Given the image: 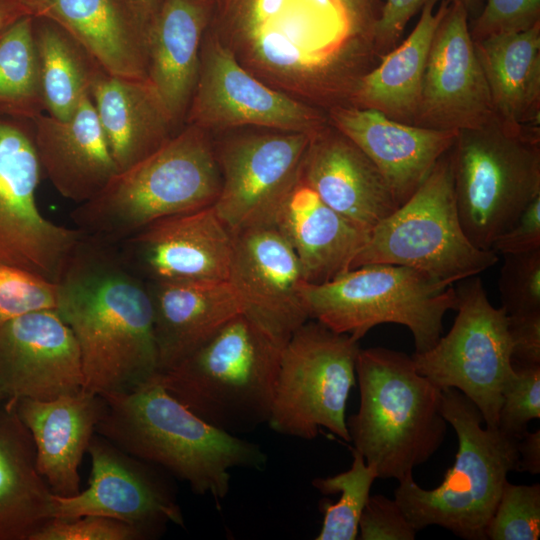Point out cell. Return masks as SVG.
<instances>
[{"instance_id": "cell-1", "label": "cell", "mask_w": 540, "mask_h": 540, "mask_svg": "<svg viewBox=\"0 0 540 540\" xmlns=\"http://www.w3.org/2000/svg\"><path fill=\"white\" fill-rule=\"evenodd\" d=\"M210 1L208 27L246 70L327 110L348 104L376 58L337 0Z\"/></svg>"}, {"instance_id": "cell-2", "label": "cell", "mask_w": 540, "mask_h": 540, "mask_svg": "<svg viewBox=\"0 0 540 540\" xmlns=\"http://www.w3.org/2000/svg\"><path fill=\"white\" fill-rule=\"evenodd\" d=\"M56 284L55 310L78 344L83 389L125 394L159 374L147 282L116 246L81 236Z\"/></svg>"}, {"instance_id": "cell-3", "label": "cell", "mask_w": 540, "mask_h": 540, "mask_svg": "<svg viewBox=\"0 0 540 540\" xmlns=\"http://www.w3.org/2000/svg\"><path fill=\"white\" fill-rule=\"evenodd\" d=\"M105 411L96 433L149 464L187 483L197 495L217 502L230 490V470H262V448L220 430L186 408L155 377L125 394L102 396Z\"/></svg>"}, {"instance_id": "cell-4", "label": "cell", "mask_w": 540, "mask_h": 540, "mask_svg": "<svg viewBox=\"0 0 540 540\" xmlns=\"http://www.w3.org/2000/svg\"><path fill=\"white\" fill-rule=\"evenodd\" d=\"M211 133L186 124L71 212L84 238L116 246L148 225L212 206L222 184Z\"/></svg>"}, {"instance_id": "cell-5", "label": "cell", "mask_w": 540, "mask_h": 540, "mask_svg": "<svg viewBox=\"0 0 540 540\" xmlns=\"http://www.w3.org/2000/svg\"><path fill=\"white\" fill-rule=\"evenodd\" d=\"M356 379L360 403L346 420L350 442L378 478L400 481L444 441L442 389L416 370L411 356L383 347L359 350Z\"/></svg>"}, {"instance_id": "cell-6", "label": "cell", "mask_w": 540, "mask_h": 540, "mask_svg": "<svg viewBox=\"0 0 540 540\" xmlns=\"http://www.w3.org/2000/svg\"><path fill=\"white\" fill-rule=\"evenodd\" d=\"M283 347L240 313L156 378L196 416L238 436L267 424Z\"/></svg>"}, {"instance_id": "cell-7", "label": "cell", "mask_w": 540, "mask_h": 540, "mask_svg": "<svg viewBox=\"0 0 540 540\" xmlns=\"http://www.w3.org/2000/svg\"><path fill=\"white\" fill-rule=\"evenodd\" d=\"M442 413L458 439L453 465L432 489L406 476L394 499L417 532L437 525L465 540H485L507 476L518 471V438L483 427L478 408L454 388H442Z\"/></svg>"}, {"instance_id": "cell-8", "label": "cell", "mask_w": 540, "mask_h": 540, "mask_svg": "<svg viewBox=\"0 0 540 540\" xmlns=\"http://www.w3.org/2000/svg\"><path fill=\"white\" fill-rule=\"evenodd\" d=\"M450 156L464 232L476 247L491 250L540 195V126H511L493 116L457 131Z\"/></svg>"}, {"instance_id": "cell-9", "label": "cell", "mask_w": 540, "mask_h": 540, "mask_svg": "<svg viewBox=\"0 0 540 540\" xmlns=\"http://www.w3.org/2000/svg\"><path fill=\"white\" fill-rule=\"evenodd\" d=\"M301 294L309 319L356 340L382 323L407 327L415 353L438 341L444 315L457 307L453 285L392 264L363 265L321 284L305 282Z\"/></svg>"}, {"instance_id": "cell-10", "label": "cell", "mask_w": 540, "mask_h": 540, "mask_svg": "<svg viewBox=\"0 0 540 540\" xmlns=\"http://www.w3.org/2000/svg\"><path fill=\"white\" fill-rule=\"evenodd\" d=\"M497 261V253L476 247L464 232L449 150L410 198L370 231L351 269L368 264L401 265L453 285Z\"/></svg>"}, {"instance_id": "cell-11", "label": "cell", "mask_w": 540, "mask_h": 540, "mask_svg": "<svg viewBox=\"0 0 540 540\" xmlns=\"http://www.w3.org/2000/svg\"><path fill=\"white\" fill-rule=\"evenodd\" d=\"M359 350V340L316 320L301 325L282 349L268 426L305 440L325 428L350 442L346 405Z\"/></svg>"}, {"instance_id": "cell-12", "label": "cell", "mask_w": 540, "mask_h": 540, "mask_svg": "<svg viewBox=\"0 0 540 540\" xmlns=\"http://www.w3.org/2000/svg\"><path fill=\"white\" fill-rule=\"evenodd\" d=\"M457 315L450 331L427 351L411 356L416 370L442 388L471 400L488 427H498L503 391L515 374L508 316L488 299L482 280L456 289Z\"/></svg>"}, {"instance_id": "cell-13", "label": "cell", "mask_w": 540, "mask_h": 540, "mask_svg": "<svg viewBox=\"0 0 540 540\" xmlns=\"http://www.w3.org/2000/svg\"><path fill=\"white\" fill-rule=\"evenodd\" d=\"M40 174L32 121L0 114V265L56 283L82 234L42 214Z\"/></svg>"}, {"instance_id": "cell-14", "label": "cell", "mask_w": 540, "mask_h": 540, "mask_svg": "<svg viewBox=\"0 0 540 540\" xmlns=\"http://www.w3.org/2000/svg\"><path fill=\"white\" fill-rule=\"evenodd\" d=\"M185 123L209 133L248 126L313 133L328 123V117L317 106L254 76L208 27Z\"/></svg>"}, {"instance_id": "cell-15", "label": "cell", "mask_w": 540, "mask_h": 540, "mask_svg": "<svg viewBox=\"0 0 540 540\" xmlns=\"http://www.w3.org/2000/svg\"><path fill=\"white\" fill-rule=\"evenodd\" d=\"M313 133L263 129L213 140L222 178L213 208L233 234L270 223L300 179Z\"/></svg>"}, {"instance_id": "cell-16", "label": "cell", "mask_w": 540, "mask_h": 540, "mask_svg": "<svg viewBox=\"0 0 540 540\" xmlns=\"http://www.w3.org/2000/svg\"><path fill=\"white\" fill-rule=\"evenodd\" d=\"M87 453L91 464L88 487L72 496L53 493V518L109 517L136 526L151 538L167 524L184 526L172 489L149 463L97 433Z\"/></svg>"}, {"instance_id": "cell-17", "label": "cell", "mask_w": 540, "mask_h": 540, "mask_svg": "<svg viewBox=\"0 0 540 540\" xmlns=\"http://www.w3.org/2000/svg\"><path fill=\"white\" fill-rule=\"evenodd\" d=\"M493 116L468 11L449 2L429 48L414 125L459 131L480 126Z\"/></svg>"}, {"instance_id": "cell-18", "label": "cell", "mask_w": 540, "mask_h": 540, "mask_svg": "<svg viewBox=\"0 0 540 540\" xmlns=\"http://www.w3.org/2000/svg\"><path fill=\"white\" fill-rule=\"evenodd\" d=\"M116 247L146 282L228 280L234 235L212 205L158 220Z\"/></svg>"}, {"instance_id": "cell-19", "label": "cell", "mask_w": 540, "mask_h": 540, "mask_svg": "<svg viewBox=\"0 0 540 540\" xmlns=\"http://www.w3.org/2000/svg\"><path fill=\"white\" fill-rule=\"evenodd\" d=\"M233 235L228 280L242 301L243 313L285 345L309 320L301 294L306 281L299 260L271 223L249 227Z\"/></svg>"}, {"instance_id": "cell-20", "label": "cell", "mask_w": 540, "mask_h": 540, "mask_svg": "<svg viewBox=\"0 0 540 540\" xmlns=\"http://www.w3.org/2000/svg\"><path fill=\"white\" fill-rule=\"evenodd\" d=\"M0 386L8 399L51 400L83 388L76 339L55 309L0 327Z\"/></svg>"}, {"instance_id": "cell-21", "label": "cell", "mask_w": 540, "mask_h": 540, "mask_svg": "<svg viewBox=\"0 0 540 540\" xmlns=\"http://www.w3.org/2000/svg\"><path fill=\"white\" fill-rule=\"evenodd\" d=\"M327 117L375 164L399 206L450 150L457 135V131L405 124L377 110L352 105L331 107Z\"/></svg>"}, {"instance_id": "cell-22", "label": "cell", "mask_w": 540, "mask_h": 540, "mask_svg": "<svg viewBox=\"0 0 540 540\" xmlns=\"http://www.w3.org/2000/svg\"><path fill=\"white\" fill-rule=\"evenodd\" d=\"M300 178L329 207L369 232L399 207L375 164L329 121L312 134Z\"/></svg>"}, {"instance_id": "cell-23", "label": "cell", "mask_w": 540, "mask_h": 540, "mask_svg": "<svg viewBox=\"0 0 540 540\" xmlns=\"http://www.w3.org/2000/svg\"><path fill=\"white\" fill-rule=\"evenodd\" d=\"M32 126L41 172L65 199L90 200L118 172L90 94L70 118L42 113Z\"/></svg>"}, {"instance_id": "cell-24", "label": "cell", "mask_w": 540, "mask_h": 540, "mask_svg": "<svg viewBox=\"0 0 540 540\" xmlns=\"http://www.w3.org/2000/svg\"><path fill=\"white\" fill-rule=\"evenodd\" d=\"M16 409L32 436L38 470L51 491L77 494L79 467L104 414V398L82 388L51 400L17 399Z\"/></svg>"}, {"instance_id": "cell-25", "label": "cell", "mask_w": 540, "mask_h": 540, "mask_svg": "<svg viewBox=\"0 0 540 540\" xmlns=\"http://www.w3.org/2000/svg\"><path fill=\"white\" fill-rule=\"evenodd\" d=\"M27 14L54 21L108 74L147 79V25L122 0H19Z\"/></svg>"}, {"instance_id": "cell-26", "label": "cell", "mask_w": 540, "mask_h": 540, "mask_svg": "<svg viewBox=\"0 0 540 540\" xmlns=\"http://www.w3.org/2000/svg\"><path fill=\"white\" fill-rule=\"evenodd\" d=\"M210 17V0H160L147 25V80L179 130L196 85Z\"/></svg>"}, {"instance_id": "cell-27", "label": "cell", "mask_w": 540, "mask_h": 540, "mask_svg": "<svg viewBox=\"0 0 540 540\" xmlns=\"http://www.w3.org/2000/svg\"><path fill=\"white\" fill-rule=\"evenodd\" d=\"M270 223L288 241L311 284L350 270L370 233L329 207L301 178L281 200Z\"/></svg>"}, {"instance_id": "cell-28", "label": "cell", "mask_w": 540, "mask_h": 540, "mask_svg": "<svg viewBox=\"0 0 540 540\" xmlns=\"http://www.w3.org/2000/svg\"><path fill=\"white\" fill-rule=\"evenodd\" d=\"M159 373L194 352L236 315L242 301L229 280L147 282Z\"/></svg>"}, {"instance_id": "cell-29", "label": "cell", "mask_w": 540, "mask_h": 540, "mask_svg": "<svg viewBox=\"0 0 540 540\" xmlns=\"http://www.w3.org/2000/svg\"><path fill=\"white\" fill-rule=\"evenodd\" d=\"M90 97L118 172L152 154L179 131L147 79L102 71Z\"/></svg>"}, {"instance_id": "cell-30", "label": "cell", "mask_w": 540, "mask_h": 540, "mask_svg": "<svg viewBox=\"0 0 540 540\" xmlns=\"http://www.w3.org/2000/svg\"><path fill=\"white\" fill-rule=\"evenodd\" d=\"M52 495L16 400L7 399L0 404V540H32L53 519Z\"/></svg>"}, {"instance_id": "cell-31", "label": "cell", "mask_w": 540, "mask_h": 540, "mask_svg": "<svg viewBox=\"0 0 540 540\" xmlns=\"http://www.w3.org/2000/svg\"><path fill=\"white\" fill-rule=\"evenodd\" d=\"M473 41L494 116L511 126H540V23Z\"/></svg>"}, {"instance_id": "cell-32", "label": "cell", "mask_w": 540, "mask_h": 540, "mask_svg": "<svg viewBox=\"0 0 540 540\" xmlns=\"http://www.w3.org/2000/svg\"><path fill=\"white\" fill-rule=\"evenodd\" d=\"M437 1L426 2L409 36L358 79L349 105L374 109L396 121L415 124L429 48L449 3L443 0L435 12Z\"/></svg>"}, {"instance_id": "cell-33", "label": "cell", "mask_w": 540, "mask_h": 540, "mask_svg": "<svg viewBox=\"0 0 540 540\" xmlns=\"http://www.w3.org/2000/svg\"><path fill=\"white\" fill-rule=\"evenodd\" d=\"M33 34L45 113L66 120L104 70L54 21L33 16Z\"/></svg>"}, {"instance_id": "cell-34", "label": "cell", "mask_w": 540, "mask_h": 540, "mask_svg": "<svg viewBox=\"0 0 540 540\" xmlns=\"http://www.w3.org/2000/svg\"><path fill=\"white\" fill-rule=\"evenodd\" d=\"M42 113L33 16L25 14L0 33V114L32 121Z\"/></svg>"}, {"instance_id": "cell-35", "label": "cell", "mask_w": 540, "mask_h": 540, "mask_svg": "<svg viewBox=\"0 0 540 540\" xmlns=\"http://www.w3.org/2000/svg\"><path fill=\"white\" fill-rule=\"evenodd\" d=\"M351 451L353 460L348 470L312 480V485L324 495L340 493L336 502L324 500L320 503L323 522L316 540H354L358 536L361 513L378 477L358 451L354 448Z\"/></svg>"}, {"instance_id": "cell-36", "label": "cell", "mask_w": 540, "mask_h": 540, "mask_svg": "<svg viewBox=\"0 0 540 540\" xmlns=\"http://www.w3.org/2000/svg\"><path fill=\"white\" fill-rule=\"evenodd\" d=\"M490 540H537L540 537V485L507 481L486 528Z\"/></svg>"}, {"instance_id": "cell-37", "label": "cell", "mask_w": 540, "mask_h": 540, "mask_svg": "<svg viewBox=\"0 0 540 540\" xmlns=\"http://www.w3.org/2000/svg\"><path fill=\"white\" fill-rule=\"evenodd\" d=\"M499 290L508 316L540 313V249L504 255Z\"/></svg>"}, {"instance_id": "cell-38", "label": "cell", "mask_w": 540, "mask_h": 540, "mask_svg": "<svg viewBox=\"0 0 540 540\" xmlns=\"http://www.w3.org/2000/svg\"><path fill=\"white\" fill-rule=\"evenodd\" d=\"M57 284L31 272L0 265V327L16 317L56 309Z\"/></svg>"}, {"instance_id": "cell-39", "label": "cell", "mask_w": 540, "mask_h": 540, "mask_svg": "<svg viewBox=\"0 0 540 540\" xmlns=\"http://www.w3.org/2000/svg\"><path fill=\"white\" fill-rule=\"evenodd\" d=\"M514 368L502 394L498 428L519 439L528 423L540 418V365L514 364Z\"/></svg>"}, {"instance_id": "cell-40", "label": "cell", "mask_w": 540, "mask_h": 540, "mask_svg": "<svg viewBox=\"0 0 540 540\" xmlns=\"http://www.w3.org/2000/svg\"><path fill=\"white\" fill-rule=\"evenodd\" d=\"M151 536L131 524L97 515L73 519L53 518L32 540H145Z\"/></svg>"}, {"instance_id": "cell-41", "label": "cell", "mask_w": 540, "mask_h": 540, "mask_svg": "<svg viewBox=\"0 0 540 540\" xmlns=\"http://www.w3.org/2000/svg\"><path fill=\"white\" fill-rule=\"evenodd\" d=\"M540 23V0H486L470 27L473 40L527 30Z\"/></svg>"}, {"instance_id": "cell-42", "label": "cell", "mask_w": 540, "mask_h": 540, "mask_svg": "<svg viewBox=\"0 0 540 540\" xmlns=\"http://www.w3.org/2000/svg\"><path fill=\"white\" fill-rule=\"evenodd\" d=\"M416 534L395 499L381 494L369 496L359 519V539L413 540Z\"/></svg>"}, {"instance_id": "cell-43", "label": "cell", "mask_w": 540, "mask_h": 540, "mask_svg": "<svg viewBox=\"0 0 540 540\" xmlns=\"http://www.w3.org/2000/svg\"><path fill=\"white\" fill-rule=\"evenodd\" d=\"M430 0H386L382 5L372 35L375 55L379 58L391 51L397 44L410 19ZM465 7L468 14L480 13L483 0H447ZM482 8V7H481Z\"/></svg>"}, {"instance_id": "cell-44", "label": "cell", "mask_w": 540, "mask_h": 540, "mask_svg": "<svg viewBox=\"0 0 540 540\" xmlns=\"http://www.w3.org/2000/svg\"><path fill=\"white\" fill-rule=\"evenodd\" d=\"M540 249V195L522 211L512 226L493 242L495 253L516 254Z\"/></svg>"}, {"instance_id": "cell-45", "label": "cell", "mask_w": 540, "mask_h": 540, "mask_svg": "<svg viewBox=\"0 0 540 540\" xmlns=\"http://www.w3.org/2000/svg\"><path fill=\"white\" fill-rule=\"evenodd\" d=\"M508 330L513 363L540 365V313L508 316Z\"/></svg>"}, {"instance_id": "cell-46", "label": "cell", "mask_w": 540, "mask_h": 540, "mask_svg": "<svg viewBox=\"0 0 540 540\" xmlns=\"http://www.w3.org/2000/svg\"><path fill=\"white\" fill-rule=\"evenodd\" d=\"M337 2L345 12L355 35L369 43L373 48V29L381 13L378 1L337 0Z\"/></svg>"}, {"instance_id": "cell-47", "label": "cell", "mask_w": 540, "mask_h": 540, "mask_svg": "<svg viewBox=\"0 0 540 540\" xmlns=\"http://www.w3.org/2000/svg\"><path fill=\"white\" fill-rule=\"evenodd\" d=\"M519 454L518 471L528 472L532 475L540 473V430L526 431L517 443Z\"/></svg>"}, {"instance_id": "cell-48", "label": "cell", "mask_w": 540, "mask_h": 540, "mask_svg": "<svg viewBox=\"0 0 540 540\" xmlns=\"http://www.w3.org/2000/svg\"><path fill=\"white\" fill-rule=\"evenodd\" d=\"M25 14L27 12L19 0H0V33Z\"/></svg>"}, {"instance_id": "cell-49", "label": "cell", "mask_w": 540, "mask_h": 540, "mask_svg": "<svg viewBox=\"0 0 540 540\" xmlns=\"http://www.w3.org/2000/svg\"><path fill=\"white\" fill-rule=\"evenodd\" d=\"M138 17L148 22L160 0H122Z\"/></svg>"}, {"instance_id": "cell-50", "label": "cell", "mask_w": 540, "mask_h": 540, "mask_svg": "<svg viewBox=\"0 0 540 540\" xmlns=\"http://www.w3.org/2000/svg\"><path fill=\"white\" fill-rule=\"evenodd\" d=\"M7 399H8V396L6 395V393L3 391V389L0 386V404Z\"/></svg>"}]
</instances>
